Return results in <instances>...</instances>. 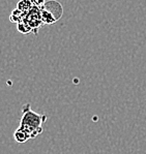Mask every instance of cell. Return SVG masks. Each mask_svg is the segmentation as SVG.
<instances>
[{
    "instance_id": "3957f363",
    "label": "cell",
    "mask_w": 146,
    "mask_h": 154,
    "mask_svg": "<svg viewBox=\"0 0 146 154\" xmlns=\"http://www.w3.org/2000/svg\"><path fill=\"white\" fill-rule=\"evenodd\" d=\"M14 138H15V140L18 142V143H25V142H27L30 140L29 137L26 134V132L23 131V130L20 128L16 129L15 134H14Z\"/></svg>"
},
{
    "instance_id": "6da1fadb",
    "label": "cell",
    "mask_w": 146,
    "mask_h": 154,
    "mask_svg": "<svg viewBox=\"0 0 146 154\" xmlns=\"http://www.w3.org/2000/svg\"><path fill=\"white\" fill-rule=\"evenodd\" d=\"M46 120V115L33 112L30 108V105L27 103L22 108V117L19 128L25 131L29 139L32 140L43 132V124Z\"/></svg>"
},
{
    "instance_id": "277c9868",
    "label": "cell",
    "mask_w": 146,
    "mask_h": 154,
    "mask_svg": "<svg viewBox=\"0 0 146 154\" xmlns=\"http://www.w3.org/2000/svg\"><path fill=\"white\" fill-rule=\"evenodd\" d=\"M29 1L32 5H35V8H43L44 4L46 3L45 0H29Z\"/></svg>"
},
{
    "instance_id": "7a4b0ae2",
    "label": "cell",
    "mask_w": 146,
    "mask_h": 154,
    "mask_svg": "<svg viewBox=\"0 0 146 154\" xmlns=\"http://www.w3.org/2000/svg\"><path fill=\"white\" fill-rule=\"evenodd\" d=\"M62 6L57 1H49L42 8V21L46 24H53L62 16Z\"/></svg>"
}]
</instances>
